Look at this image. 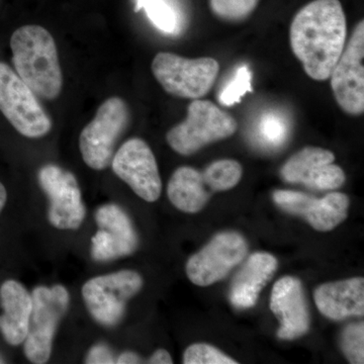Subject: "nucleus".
<instances>
[{"mask_svg": "<svg viewBox=\"0 0 364 364\" xmlns=\"http://www.w3.org/2000/svg\"><path fill=\"white\" fill-rule=\"evenodd\" d=\"M260 0H210L213 14L220 20L238 23L255 11Z\"/></svg>", "mask_w": 364, "mask_h": 364, "instance_id": "obj_24", "label": "nucleus"}, {"mask_svg": "<svg viewBox=\"0 0 364 364\" xmlns=\"http://www.w3.org/2000/svg\"><path fill=\"white\" fill-rule=\"evenodd\" d=\"M38 178L49 198L50 224L59 230H77L85 221L86 210L76 177L68 170L48 164L40 169Z\"/></svg>", "mask_w": 364, "mask_h": 364, "instance_id": "obj_9", "label": "nucleus"}, {"mask_svg": "<svg viewBox=\"0 0 364 364\" xmlns=\"http://www.w3.org/2000/svg\"><path fill=\"white\" fill-rule=\"evenodd\" d=\"M144 9L151 23L162 33H176L178 20L176 11L166 0H136L135 11Z\"/></svg>", "mask_w": 364, "mask_h": 364, "instance_id": "obj_23", "label": "nucleus"}, {"mask_svg": "<svg viewBox=\"0 0 364 364\" xmlns=\"http://www.w3.org/2000/svg\"><path fill=\"white\" fill-rule=\"evenodd\" d=\"M330 150L306 147L293 155L282 166L280 176L289 183H299L318 191H333L343 186V169L334 164Z\"/></svg>", "mask_w": 364, "mask_h": 364, "instance_id": "obj_14", "label": "nucleus"}, {"mask_svg": "<svg viewBox=\"0 0 364 364\" xmlns=\"http://www.w3.org/2000/svg\"><path fill=\"white\" fill-rule=\"evenodd\" d=\"M252 91V73L250 68L247 65L241 66L220 93V104L224 107H233L241 102L242 98Z\"/></svg>", "mask_w": 364, "mask_h": 364, "instance_id": "obj_25", "label": "nucleus"}, {"mask_svg": "<svg viewBox=\"0 0 364 364\" xmlns=\"http://www.w3.org/2000/svg\"><path fill=\"white\" fill-rule=\"evenodd\" d=\"M213 193L205 183L202 171L189 166L177 168L167 186L170 202L188 214H196L202 210Z\"/></svg>", "mask_w": 364, "mask_h": 364, "instance_id": "obj_20", "label": "nucleus"}, {"mask_svg": "<svg viewBox=\"0 0 364 364\" xmlns=\"http://www.w3.org/2000/svg\"><path fill=\"white\" fill-rule=\"evenodd\" d=\"M151 68L166 92L188 100H200L208 95L220 71L214 58L188 59L168 52L158 53Z\"/></svg>", "mask_w": 364, "mask_h": 364, "instance_id": "obj_4", "label": "nucleus"}, {"mask_svg": "<svg viewBox=\"0 0 364 364\" xmlns=\"http://www.w3.org/2000/svg\"><path fill=\"white\" fill-rule=\"evenodd\" d=\"M346 16L339 0H314L299 9L289 30L294 56L309 77L327 80L346 45Z\"/></svg>", "mask_w": 364, "mask_h": 364, "instance_id": "obj_1", "label": "nucleus"}, {"mask_svg": "<svg viewBox=\"0 0 364 364\" xmlns=\"http://www.w3.org/2000/svg\"><path fill=\"white\" fill-rule=\"evenodd\" d=\"M98 231L91 239V256L97 262L124 257L135 252L138 236L130 217L114 203L98 208L95 213Z\"/></svg>", "mask_w": 364, "mask_h": 364, "instance_id": "obj_13", "label": "nucleus"}, {"mask_svg": "<svg viewBox=\"0 0 364 364\" xmlns=\"http://www.w3.org/2000/svg\"><path fill=\"white\" fill-rule=\"evenodd\" d=\"M270 310L279 318L280 339L293 340L310 329L311 318L301 280L284 277L275 282L270 296Z\"/></svg>", "mask_w": 364, "mask_h": 364, "instance_id": "obj_16", "label": "nucleus"}, {"mask_svg": "<svg viewBox=\"0 0 364 364\" xmlns=\"http://www.w3.org/2000/svg\"><path fill=\"white\" fill-rule=\"evenodd\" d=\"M0 331L9 345L18 346L25 342L32 314V294L16 280L9 279L0 287Z\"/></svg>", "mask_w": 364, "mask_h": 364, "instance_id": "obj_17", "label": "nucleus"}, {"mask_svg": "<svg viewBox=\"0 0 364 364\" xmlns=\"http://www.w3.org/2000/svg\"><path fill=\"white\" fill-rule=\"evenodd\" d=\"M342 349L349 363H364V324L354 323L345 328L341 339Z\"/></svg>", "mask_w": 364, "mask_h": 364, "instance_id": "obj_26", "label": "nucleus"}, {"mask_svg": "<svg viewBox=\"0 0 364 364\" xmlns=\"http://www.w3.org/2000/svg\"><path fill=\"white\" fill-rule=\"evenodd\" d=\"M314 298L320 313L332 320L363 316L364 280L354 277L328 282L317 287Z\"/></svg>", "mask_w": 364, "mask_h": 364, "instance_id": "obj_18", "label": "nucleus"}, {"mask_svg": "<svg viewBox=\"0 0 364 364\" xmlns=\"http://www.w3.org/2000/svg\"><path fill=\"white\" fill-rule=\"evenodd\" d=\"M289 124L287 117L277 112H267L258 119L256 136L260 144L270 149L282 147L287 142Z\"/></svg>", "mask_w": 364, "mask_h": 364, "instance_id": "obj_22", "label": "nucleus"}, {"mask_svg": "<svg viewBox=\"0 0 364 364\" xmlns=\"http://www.w3.org/2000/svg\"><path fill=\"white\" fill-rule=\"evenodd\" d=\"M237 129L238 124L231 114L200 98L188 105L186 119L167 133L166 140L172 150L189 156L205 146L233 136Z\"/></svg>", "mask_w": 364, "mask_h": 364, "instance_id": "obj_3", "label": "nucleus"}, {"mask_svg": "<svg viewBox=\"0 0 364 364\" xmlns=\"http://www.w3.org/2000/svg\"><path fill=\"white\" fill-rule=\"evenodd\" d=\"M273 200L282 210L304 218L317 231L327 232L335 229L346 219L348 213V196L341 193H331L323 198H314L293 191H277Z\"/></svg>", "mask_w": 364, "mask_h": 364, "instance_id": "obj_15", "label": "nucleus"}, {"mask_svg": "<svg viewBox=\"0 0 364 364\" xmlns=\"http://www.w3.org/2000/svg\"><path fill=\"white\" fill-rule=\"evenodd\" d=\"M364 21L354 28L349 42L330 74L333 95L350 116L364 112Z\"/></svg>", "mask_w": 364, "mask_h": 364, "instance_id": "obj_10", "label": "nucleus"}, {"mask_svg": "<svg viewBox=\"0 0 364 364\" xmlns=\"http://www.w3.org/2000/svg\"><path fill=\"white\" fill-rule=\"evenodd\" d=\"M202 173L210 191L218 193L235 188L241 181L243 170L240 163L232 159H222L208 165Z\"/></svg>", "mask_w": 364, "mask_h": 364, "instance_id": "obj_21", "label": "nucleus"}, {"mask_svg": "<svg viewBox=\"0 0 364 364\" xmlns=\"http://www.w3.org/2000/svg\"><path fill=\"white\" fill-rule=\"evenodd\" d=\"M143 279L134 270L100 275L86 282L82 296L92 318L105 327L121 322L127 303L142 289Z\"/></svg>", "mask_w": 364, "mask_h": 364, "instance_id": "obj_7", "label": "nucleus"}, {"mask_svg": "<svg viewBox=\"0 0 364 364\" xmlns=\"http://www.w3.org/2000/svg\"><path fill=\"white\" fill-rule=\"evenodd\" d=\"M85 363L88 364H111L116 363L114 353L107 345H95L86 356Z\"/></svg>", "mask_w": 364, "mask_h": 364, "instance_id": "obj_28", "label": "nucleus"}, {"mask_svg": "<svg viewBox=\"0 0 364 364\" xmlns=\"http://www.w3.org/2000/svg\"><path fill=\"white\" fill-rule=\"evenodd\" d=\"M247 251V243L240 234L223 232L215 235L200 252L189 258L186 275L196 286H212L240 264Z\"/></svg>", "mask_w": 364, "mask_h": 364, "instance_id": "obj_11", "label": "nucleus"}, {"mask_svg": "<svg viewBox=\"0 0 364 364\" xmlns=\"http://www.w3.org/2000/svg\"><path fill=\"white\" fill-rule=\"evenodd\" d=\"M111 164L114 174L139 198L154 203L161 196L162 181L156 158L142 139L133 138L124 142L112 157Z\"/></svg>", "mask_w": 364, "mask_h": 364, "instance_id": "obj_12", "label": "nucleus"}, {"mask_svg": "<svg viewBox=\"0 0 364 364\" xmlns=\"http://www.w3.org/2000/svg\"><path fill=\"white\" fill-rule=\"evenodd\" d=\"M279 261L267 252H256L237 273L230 289V301L238 309H249L257 303L261 291L277 272Z\"/></svg>", "mask_w": 364, "mask_h": 364, "instance_id": "obj_19", "label": "nucleus"}, {"mask_svg": "<svg viewBox=\"0 0 364 364\" xmlns=\"http://www.w3.org/2000/svg\"><path fill=\"white\" fill-rule=\"evenodd\" d=\"M7 200V193L6 189L4 188V184L0 182V213L4 210V205H6Z\"/></svg>", "mask_w": 364, "mask_h": 364, "instance_id": "obj_31", "label": "nucleus"}, {"mask_svg": "<svg viewBox=\"0 0 364 364\" xmlns=\"http://www.w3.org/2000/svg\"><path fill=\"white\" fill-rule=\"evenodd\" d=\"M129 121L130 111L122 98L109 97L98 107L95 117L79 138V149L88 167L104 170L111 165L114 146Z\"/></svg>", "mask_w": 364, "mask_h": 364, "instance_id": "obj_6", "label": "nucleus"}, {"mask_svg": "<svg viewBox=\"0 0 364 364\" xmlns=\"http://www.w3.org/2000/svg\"><path fill=\"white\" fill-rule=\"evenodd\" d=\"M140 363V356L136 354L135 352L131 351L124 352L116 359V363L117 364H136Z\"/></svg>", "mask_w": 364, "mask_h": 364, "instance_id": "obj_30", "label": "nucleus"}, {"mask_svg": "<svg viewBox=\"0 0 364 364\" xmlns=\"http://www.w3.org/2000/svg\"><path fill=\"white\" fill-rule=\"evenodd\" d=\"M16 73L35 95L46 100L58 97L63 85L56 43L43 26H21L11 38Z\"/></svg>", "mask_w": 364, "mask_h": 364, "instance_id": "obj_2", "label": "nucleus"}, {"mask_svg": "<svg viewBox=\"0 0 364 364\" xmlns=\"http://www.w3.org/2000/svg\"><path fill=\"white\" fill-rule=\"evenodd\" d=\"M184 364H237L221 350L205 343L191 345L183 354Z\"/></svg>", "mask_w": 364, "mask_h": 364, "instance_id": "obj_27", "label": "nucleus"}, {"mask_svg": "<svg viewBox=\"0 0 364 364\" xmlns=\"http://www.w3.org/2000/svg\"><path fill=\"white\" fill-rule=\"evenodd\" d=\"M31 294L33 309L23 350L31 363L43 364L51 356L53 340L60 321L68 310L70 296L61 284L38 287Z\"/></svg>", "mask_w": 364, "mask_h": 364, "instance_id": "obj_5", "label": "nucleus"}, {"mask_svg": "<svg viewBox=\"0 0 364 364\" xmlns=\"http://www.w3.org/2000/svg\"><path fill=\"white\" fill-rule=\"evenodd\" d=\"M0 112L26 138H41L52 129L51 119L35 92L4 62H0Z\"/></svg>", "mask_w": 364, "mask_h": 364, "instance_id": "obj_8", "label": "nucleus"}, {"mask_svg": "<svg viewBox=\"0 0 364 364\" xmlns=\"http://www.w3.org/2000/svg\"><path fill=\"white\" fill-rule=\"evenodd\" d=\"M148 363L151 364H171L173 363L169 352L165 349H158L152 354Z\"/></svg>", "mask_w": 364, "mask_h": 364, "instance_id": "obj_29", "label": "nucleus"}]
</instances>
